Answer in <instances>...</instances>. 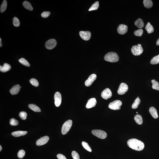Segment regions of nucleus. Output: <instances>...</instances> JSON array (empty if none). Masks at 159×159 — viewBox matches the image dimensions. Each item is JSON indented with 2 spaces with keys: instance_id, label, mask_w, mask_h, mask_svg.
<instances>
[{
  "instance_id": "nucleus-45",
  "label": "nucleus",
  "mask_w": 159,
  "mask_h": 159,
  "mask_svg": "<svg viewBox=\"0 0 159 159\" xmlns=\"http://www.w3.org/2000/svg\"><path fill=\"white\" fill-rule=\"evenodd\" d=\"M137 46H140V47H141V45H140V44H138V45Z\"/></svg>"
},
{
  "instance_id": "nucleus-9",
  "label": "nucleus",
  "mask_w": 159,
  "mask_h": 159,
  "mask_svg": "<svg viewBox=\"0 0 159 159\" xmlns=\"http://www.w3.org/2000/svg\"><path fill=\"white\" fill-rule=\"evenodd\" d=\"M55 104L56 106L58 107L60 106L62 102V96L60 92H56L54 95Z\"/></svg>"
},
{
  "instance_id": "nucleus-19",
  "label": "nucleus",
  "mask_w": 159,
  "mask_h": 159,
  "mask_svg": "<svg viewBox=\"0 0 159 159\" xmlns=\"http://www.w3.org/2000/svg\"><path fill=\"white\" fill-rule=\"evenodd\" d=\"M149 112L152 116L155 119H157L158 118L157 112V110L154 107H152L149 109Z\"/></svg>"
},
{
  "instance_id": "nucleus-15",
  "label": "nucleus",
  "mask_w": 159,
  "mask_h": 159,
  "mask_svg": "<svg viewBox=\"0 0 159 159\" xmlns=\"http://www.w3.org/2000/svg\"><path fill=\"white\" fill-rule=\"evenodd\" d=\"M97 101L94 98H91L88 100L86 105V107L88 109L94 107L96 105Z\"/></svg>"
},
{
  "instance_id": "nucleus-24",
  "label": "nucleus",
  "mask_w": 159,
  "mask_h": 159,
  "mask_svg": "<svg viewBox=\"0 0 159 159\" xmlns=\"http://www.w3.org/2000/svg\"><path fill=\"white\" fill-rule=\"evenodd\" d=\"M145 28L148 34H151L154 32V27L149 22L147 23Z\"/></svg>"
},
{
  "instance_id": "nucleus-40",
  "label": "nucleus",
  "mask_w": 159,
  "mask_h": 159,
  "mask_svg": "<svg viewBox=\"0 0 159 159\" xmlns=\"http://www.w3.org/2000/svg\"><path fill=\"white\" fill-rule=\"evenodd\" d=\"M50 14V11H45L42 13L41 15L43 18H46L48 17Z\"/></svg>"
},
{
  "instance_id": "nucleus-37",
  "label": "nucleus",
  "mask_w": 159,
  "mask_h": 159,
  "mask_svg": "<svg viewBox=\"0 0 159 159\" xmlns=\"http://www.w3.org/2000/svg\"><path fill=\"white\" fill-rule=\"evenodd\" d=\"M19 116L21 119L25 120L27 118V114L24 111H22L20 113Z\"/></svg>"
},
{
  "instance_id": "nucleus-10",
  "label": "nucleus",
  "mask_w": 159,
  "mask_h": 159,
  "mask_svg": "<svg viewBox=\"0 0 159 159\" xmlns=\"http://www.w3.org/2000/svg\"><path fill=\"white\" fill-rule=\"evenodd\" d=\"M112 96V92L108 88L105 89L101 94L102 97L105 100H107L108 99L110 98Z\"/></svg>"
},
{
  "instance_id": "nucleus-33",
  "label": "nucleus",
  "mask_w": 159,
  "mask_h": 159,
  "mask_svg": "<svg viewBox=\"0 0 159 159\" xmlns=\"http://www.w3.org/2000/svg\"><path fill=\"white\" fill-rule=\"evenodd\" d=\"M13 24L14 26L18 27L20 25V22L19 20L17 17H14L13 20Z\"/></svg>"
},
{
  "instance_id": "nucleus-7",
  "label": "nucleus",
  "mask_w": 159,
  "mask_h": 159,
  "mask_svg": "<svg viewBox=\"0 0 159 159\" xmlns=\"http://www.w3.org/2000/svg\"><path fill=\"white\" fill-rule=\"evenodd\" d=\"M131 51L134 56H139L143 53V49L141 47L134 45L131 48Z\"/></svg>"
},
{
  "instance_id": "nucleus-16",
  "label": "nucleus",
  "mask_w": 159,
  "mask_h": 159,
  "mask_svg": "<svg viewBox=\"0 0 159 159\" xmlns=\"http://www.w3.org/2000/svg\"><path fill=\"white\" fill-rule=\"evenodd\" d=\"M21 89V86L19 85H17L13 86L10 90V93L12 95H15L18 94Z\"/></svg>"
},
{
  "instance_id": "nucleus-46",
  "label": "nucleus",
  "mask_w": 159,
  "mask_h": 159,
  "mask_svg": "<svg viewBox=\"0 0 159 159\" xmlns=\"http://www.w3.org/2000/svg\"><path fill=\"white\" fill-rule=\"evenodd\" d=\"M136 113L138 114V112H137Z\"/></svg>"
},
{
  "instance_id": "nucleus-8",
  "label": "nucleus",
  "mask_w": 159,
  "mask_h": 159,
  "mask_svg": "<svg viewBox=\"0 0 159 159\" xmlns=\"http://www.w3.org/2000/svg\"><path fill=\"white\" fill-rule=\"evenodd\" d=\"M128 86L126 84L124 83H121L117 91L118 94L124 95L128 90Z\"/></svg>"
},
{
  "instance_id": "nucleus-29",
  "label": "nucleus",
  "mask_w": 159,
  "mask_h": 159,
  "mask_svg": "<svg viewBox=\"0 0 159 159\" xmlns=\"http://www.w3.org/2000/svg\"><path fill=\"white\" fill-rule=\"evenodd\" d=\"M151 83L152 84V88L154 89L159 91V84L158 82L156 81L155 80H151Z\"/></svg>"
},
{
  "instance_id": "nucleus-27",
  "label": "nucleus",
  "mask_w": 159,
  "mask_h": 159,
  "mask_svg": "<svg viewBox=\"0 0 159 159\" xmlns=\"http://www.w3.org/2000/svg\"><path fill=\"white\" fill-rule=\"evenodd\" d=\"M7 2L6 0H4L2 2L0 7V11L1 13L4 12L7 9Z\"/></svg>"
},
{
  "instance_id": "nucleus-5",
  "label": "nucleus",
  "mask_w": 159,
  "mask_h": 159,
  "mask_svg": "<svg viewBox=\"0 0 159 159\" xmlns=\"http://www.w3.org/2000/svg\"><path fill=\"white\" fill-rule=\"evenodd\" d=\"M94 135L102 139H104L106 138L107 134L105 131L100 130H94L92 131Z\"/></svg>"
},
{
  "instance_id": "nucleus-35",
  "label": "nucleus",
  "mask_w": 159,
  "mask_h": 159,
  "mask_svg": "<svg viewBox=\"0 0 159 159\" xmlns=\"http://www.w3.org/2000/svg\"><path fill=\"white\" fill-rule=\"evenodd\" d=\"M30 83L34 86L38 87L39 85V82L36 79H32L30 80Z\"/></svg>"
},
{
  "instance_id": "nucleus-22",
  "label": "nucleus",
  "mask_w": 159,
  "mask_h": 159,
  "mask_svg": "<svg viewBox=\"0 0 159 159\" xmlns=\"http://www.w3.org/2000/svg\"><path fill=\"white\" fill-rule=\"evenodd\" d=\"M29 108L34 112H41V110L39 107L34 104H30L28 105Z\"/></svg>"
},
{
  "instance_id": "nucleus-4",
  "label": "nucleus",
  "mask_w": 159,
  "mask_h": 159,
  "mask_svg": "<svg viewBox=\"0 0 159 159\" xmlns=\"http://www.w3.org/2000/svg\"><path fill=\"white\" fill-rule=\"evenodd\" d=\"M122 103L121 101L117 100L111 102L108 105V107L112 110H119L121 109V106Z\"/></svg>"
},
{
  "instance_id": "nucleus-17",
  "label": "nucleus",
  "mask_w": 159,
  "mask_h": 159,
  "mask_svg": "<svg viewBox=\"0 0 159 159\" xmlns=\"http://www.w3.org/2000/svg\"><path fill=\"white\" fill-rule=\"evenodd\" d=\"M11 69V66L7 63H4L3 66H0V71L2 73L9 71Z\"/></svg>"
},
{
  "instance_id": "nucleus-43",
  "label": "nucleus",
  "mask_w": 159,
  "mask_h": 159,
  "mask_svg": "<svg viewBox=\"0 0 159 159\" xmlns=\"http://www.w3.org/2000/svg\"><path fill=\"white\" fill-rule=\"evenodd\" d=\"M156 44L157 45H159V38L157 40V42H156Z\"/></svg>"
},
{
  "instance_id": "nucleus-6",
  "label": "nucleus",
  "mask_w": 159,
  "mask_h": 159,
  "mask_svg": "<svg viewBox=\"0 0 159 159\" xmlns=\"http://www.w3.org/2000/svg\"><path fill=\"white\" fill-rule=\"evenodd\" d=\"M57 44L56 40L54 39H50L46 42L45 44L46 48L48 50H51L56 47Z\"/></svg>"
},
{
  "instance_id": "nucleus-26",
  "label": "nucleus",
  "mask_w": 159,
  "mask_h": 159,
  "mask_svg": "<svg viewBox=\"0 0 159 159\" xmlns=\"http://www.w3.org/2000/svg\"><path fill=\"white\" fill-rule=\"evenodd\" d=\"M141 102V100L138 97L135 100V101L133 104L132 105V108L133 109H135L138 108L139 105Z\"/></svg>"
},
{
  "instance_id": "nucleus-41",
  "label": "nucleus",
  "mask_w": 159,
  "mask_h": 159,
  "mask_svg": "<svg viewBox=\"0 0 159 159\" xmlns=\"http://www.w3.org/2000/svg\"><path fill=\"white\" fill-rule=\"evenodd\" d=\"M57 157L58 159H67L63 155L61 154H58Z\"/></svg>"
},
{
  "instance_id": "nucleus-31",
  "label": "nucleus",
  "mask_w": 159,
  "mask_h": 159,
  "mask_svg": "<svg viewBox=\"0 0 159 159\" xmlns=\"http://www.w3.org/2000/svg\"><path fill=\"white\" fill-rule=\"evenodd\" d=\"M19 61L20 63L22 64L23 65L27 66V67H29L30 66V65L29 63L27 60H25V59L22 58L19 59Z\"/></svg>"
},
{
  "instance_id": "nucleus-32",
  "label": "nucleus",
  "mask_w": 159,
  "mask_h": 159,
  "mask_svg": "<svg viewBox=\"0 0 159 159\" xmlns=\"http://www.w3.org/2000/svg\"><path fill=\"white\" fill-rule=\"evenodd\" d=\"M82 144L83 147L85 149L87 150L90 152H91L92 149L89 146V144L86 142L83 141L82 143Z\"/></svg>"
},
{
  "instance_id": "nucleus-20",
  "label": "nucleus",
  "mask_w": 159,
  "mask_h": 159,
  "mask_svg": "<svg viewBox=\"0 0 159 159\" xmlns=\"http://www.w3.org/2000/svg\"><path fill=\"white\" fill-rule=\"evenodd\" d=\"M134 24L137 27L139 28H143L144 26V23L143 20L140 18L137 20L134 23Z\"/></svg>"
},
{
  "instance_id": "nucleus-21",
  "label": "nucleus",
  "mask_w": 159,
  "mask_h": 159,
  "mask_svg": "<svg viewBox=\"0 0 159 159\" xmlns=\"http://www.w3.org/2000/svg\"><path fill=\"white\" fill-rule=\"evenodd\" d=\"M134 120L136 123L139 125H141L143 123V118L141 115L139 114L136 115L134 117Z\"/></svg>"
},
{
  "instance_id": "nucleus-34",
  "label": "nucleus",
  "mask_w": 159,
  "mask_h": 159,
  "mask_svg": "<svg viewBox=\"0 0 159 159\" xmlns=\"http://www.w3.org/2000/svg\"><path fill=\"white\" fill-rule=\"evenodd\" d=\"M143 33V30L142 29H140L134 32V35L138 37H141Z\"/></svg>"
},
{
  "instance_id": "nucleus-38",
  "label": "nucleus",
  "mask_w": 159,
  "mask_h": 159,
  "mask_svg": "<svg viewBox=\"0 0 159 159\" xmlns=\"http://www.w3.org/2000/svg\"><path fill=\"white\" fill-rule=\"evenodd\" d=\"M10 124L11 125L16 126L18 125L19 124L18 121L14 118H12L10 120Z\"/></svg>"
},
{
  "instance_id": "nucleus-44",
  "label": "nucleus",
  "mask_w": 159,
  "mask_h": 159,
  "mask_svg": "<svg viewBox=\"0 0 159 159\" xmlns=\"http://www.w3.org/2000/svg\"><path fill=\"white\" fill-rule=\"evenodd\" d=\"M2 147L0 145V151H1V150H2Z\"/></svg>"
},
{
  "instance_id": "nucleus-13",
  "label": "nucleus",
  "mask_w": 159,
  "mask_h": 159,
  "mask_svg": "<svg viewBox=\"0 0 159 159\" xmlns=\"http://www.w3.org/2000/svg\"><path fill=\"white\" fill-rule=\"evenodd\" d=\"M117 30L118 34L123 35L127 33L128 30V27L125 24H121L118 26Z\"/></svg>"
},
{
  "instance_id": "nucleus-25",
  "label": "nucleus",
  "mask_w": 159,
  "mask_h": 159,
  "mask_svg": "<svg viewBox=\"0 0 159 159\" xmlns=\"http://www.w3.org/2000/svg\"><path fill=\"white\" fill-rule=\"evenodd\" d=\"M23 5L26 9L29 10L30 11H32L33 8L29 2L27 1H24L23 2Z\"/></svg>"
},
{
  "instance_id": "nucleus-42",
  "label": "nucleus",
  "mask_w": 159,
  "mask_h": 159,
  "mask_svg": "<svg viewBox=\"0 0 159 159\" xmlns=\"http://www.w3.org/2000/svg\"><path fill=\"white\" fill-rule=\"evenodd\" d=\"M2 46V39L1 38H0V47H1Z\"/></svg>"
},
{
  "instance_id": "nucleus-14",
  "label": "nucleus",
  "mask_w": 159,
  "mask_h": 159,
  "mask_svg": "<svg viewBox=\"0 0 159 159\" xmlns=\"http://www.w3.org/2000/svg\"><path fill=\"white\" fill-rule=\"evenodd\" d=\"M49 139V138L47 136H43L37 140L36 142V144L37 146L44 145L48 142Z\"/></svg>"
},
{
  "instance_id": "nucleus-1",
  "label": "nucleus",
  "mask_w": 159,
  "mask_h": 159,
  "mask_svg": "<svg viewBox=\"0 0 159 159\" xmlns=\"http://www.w3.org/2000/svg\"><path fill=\"white\" fill-rule=\"evenodd\" d=\"M127 144L130 148L137 151H141L144 149V144L142 141L135 138H132L127 141Z\"/></svg>"
},
{
  "instance_id": "nucleus-30",
  "label": "nucleus",
  "mask_w": 159,
  "mask_h": 159,
  "mask_svg": "<svg viewBox=\"0 0 159 159\" xmlns=\"http://www.w3.org/2000/svg\"><path fill=\"white\" fill-rule=\"evenodd\" d=\"M150 63L153 65L157 64L159 63V55L158 56L153 57L150 61Z\"/></svg>"
},
{
  "instance_id": "nucleus-39",
  "label": "nucleus",
  "mask_w": 159,
  "mask_h": 159,
  "mask_svg": "<svg viewBox=\"0 0 159 159\" xmlns=\"http://www.w3.org/2000/svg\"><path fill=\"white\" fill-rule=\"evenodd\" d=\"M72 156L73 159H80L79 155L76 151H72Z\"/></svg>"
},
{
  "instance_id": "nucleus-36",
  "label": "nucleus",
  "mask_w": 159,
  "mask_h": 159,
  "mask_svg": "<svg viewBox=\"0 0 159 159\" xmlns=\"http://www.w3.org/2000/svg\"><path fill=\"white\" fill-rule=\"evenodd\" d=\"M25 152L23 150H21L19 151L18 154V156L19 158L22 159L25 155Z\"/></svg>"
},
{
  "instance_id": "nucleus-23",
  "label": "nucleus",
  "mask_w": 159,
  "mask_h": 159,
  "mask_svg": "<svg viewBox=\"0 0 159 159\" xmlns=\"http://www.w3.org/2000/svg\"><path fill=\"white\" fill-rule=\"evenodd\" d=\"M143 3L144 7L147 8H151L153 6V2L151 0H144Z\"/></svg>"
},
{
  "instance_id": "nucleus-12",
  "label": "nucleus",
  "mask_w": 159,
  "mask_h": 159,
  "mask_svg": "<svg viewBox=\"0 0 159 159\" xmlns=\"http://www.w3.org/2000/svg\"><path fill=\"white\" fill-rule=\"evenodd\" d=\"M96 75L95 74H93L90 75L89 78L85 82V86L87 87L90 86L92 83L96 79Z\"/></svg>"
},
{
  "instance_id": "nucleus-3",
  "label": "nucleus",
  "mask_w": 159,
  "mask_h": 159,
  "mask_svg": "<svg viewBox=\"0 0 159 159\" xmlns=\"http://www.w3.org/2000/svg\"><path fill=\"white\" fill-rule=\"evenodd\" d=\"M72 124L73 122L71 120H69L63 124L61 130L62 134L65 135L67 133L71 128Z\"/></svg>"
},
{
  "instance_id": "nucleus-28",
  "label": "nucleus",
  "mask_w": 159,
  "mask_h": 159,
  "mask_svg": "<svg viewBox=\"0 0 159 159\" xmlns=\"http://www.w3.org/2000/svg\"><path fill=\"white\" fill-rule=\"evenodd\" d=\"M99 7V2L98 1L95 2L92 5L90 8L89 11H95L97 10Z\"/></svg>"
},
{
  "instance_id": "nucleus-18",
  "label": "nucleus",
  "mask_w": 159,
  "mask_h": 159,
  "mask_svg": "<svg viewBox=\"0 0 159 159\" xmlns=\"http://www.w3.org/2000/svg\"><path fill=\"white\" fill-rule=\"evenodd\" d=\"M27 131H14L11 133V135L14 137H19L21 136H24L27 134Z\"/></svg>"
},
{
  "instance_id": "nucleus-11",
  "label": "nucleus",
  "mask_w": 159,
  "mask_h": 159,
  "mask_svg": "<svg viewBox=\"0 0 159 159\" xmlns=\"http://www.w3.org/2000/svg\"><path fill=\"white\" fill-rule=\"evenodd\" d=\"M79 34L81 37L86 41L90 39L91 37V33L89 31H80V32Z\"/></svg>"
},
{
  "instance_id": "nucleus-2",
  "label": "nucleus",
  "mask_w": 159,
  "mask_h": 159,
  "mask_svg": "<svg viewBox=\"0 0 159 159\" xmlns=\"http://www.w3.org/2000/svg\"><path fill=\"white\" fill-rule=\"evenodd\" d=\"M104 59L106 61L111 63H115L119 60V57L116 53L114 52H110L105 55Z\"/></svg>"
}]
</instances>
